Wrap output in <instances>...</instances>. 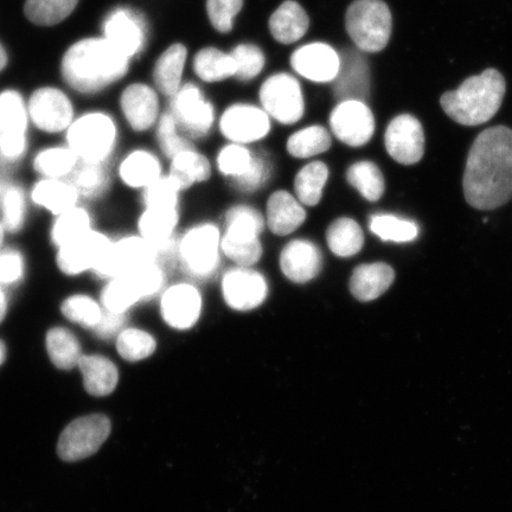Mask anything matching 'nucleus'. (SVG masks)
Listing matches in <instances>:
<instances>
[{"label": "nucleus", "instance_id": "obj_1", "mask_svg": "<svg viewBox=\"0 0 512 512\" xmlns=\"http://www.w3.org/2000/svg\"><path fill=\"white\" fill-rule=\"evenodd\" d=\"M464 195L471 207L491 210L512 198V130L490 127L479 134L467 156Z\"/></svg>", "mask_w": 512, "mask_h": 512}, {"label": "nucleus", "instance_id": "obj_2", "mask_svg": "<svg viewBox=\"0 0 512 512\" xmlns=\"http://www.w3.org/2000/svg\"><path fill=\"white\" fill-rule=\"evenodd\" d=\"M128 61L105 38H88L69 48L63 57L62 74L75 91L92 94L124 78Z\"/></svg>", "mask_w": 512, "mask_h": 512}, {"label": "nucleus", "instance_id": "obj_3", "mask_svg": "<svg viewBox=\"0 0 512 512\" xmlns=\"http://www.w3.org/2000/svg\"><path fill=\"white\" fill-rule=\"evenodd\" d=\"M504 76L496 69L466 79L456 91L440 98L444 112L463 126H479L495 117L504 100Z\"/></svg>", "mask_w": 512, "mask_h": 512}, {"label": "nucleus", "instance_id": "obj_4", "mask_svg": "<svg viewBox=\"0 0 512 512\" xmlns=\"http://www.w3.org/2000/svg\"><path fill=\"white\" fill-rule=\"evenodd\" d=\"M264 217L248 206H236L226 215V233L221 238V251L236 265L251 267L261 259L260 234Z\"/></svg>", "mask_w": 512, "mask_h": 512}, {"label": "nucleus", "instance_id": "obj_5", "mask_svg": "<svg viewBox=\"0 0 512 512\" xmlns=\"http://www.w3.org/2000/svg\"><path fill=\"white\" fill-rule=\"evenodd\" d=\"M345 27L363 53H380L392 36V12L383 0H355L345 16Z\"/></svg>", "mask_w": 512, "mask_h": 512}, {"label": "nucleus", "instance_id": "obj_6", "mask_svg": "<svg viewBox=\"0 0 512 512\" xmlns=\"http://www.w3.org/2000/svg\"><path fill=\"white\" fill-rule=\"evenodd\" d=\"M67 139L82 162L104 164L117 142V127L108 115L91 113L69 126Z\"/></svg>", "mask_w": 512, "mask_h": 512}, {"label": "nucleus", "instance_id": "obj_7", "mask_svg": "<svg viewBox=\"0 0 512 512\" xmlns=\"http://www.w3.org/2000/svg\"><path fill=\"white\" fill-rule=\"evenodd\" d=\"M221 234L214 224L191 228L178 241V260L185 271L198 279L214 275L220 265Z\"/></svg>", "mask_w": 512, "mask_h": 512}, {"label": "nucleus", "instance_id": "obj_8", "mask_svg": "<svg viewBox=\"0 0 512 512\" xmlns=\"http://www.w3.org/2000/svg\"><path fill=\"white\" fill-rule=\"evenodd\" d=\"M111 431V420L106 415L82 416L64 428L57 444V453L64 462L89 458L100 450Z\"/></svg>", "mask_w": 512, "mask_h": 512}, {"label": "nucleus", "instance_id": "obj_9", "mask_svg": "<svg viewBox=\"0 0 512 512\" xmlns=\"http://www.w3.org/2000/svg\"><path fill=\"white\" fill-rule=\"evenodd\" d=\"M260 100L265 112L280 124H296L303 118L305 102L302 87L290 74L270 76L261 86Z\"/></svg>", "mask_w": 512, "mask_h": 512}, {"label": "nucleus", "instance_id": "obj_10", "mask_svg": "<svg viewBox=\"0 0 512 512\" xmlns=\"http://www.w3.org/2000/svg\"><path fill=\"white\" fill-rule=\"evenodd\" d=\"M170 113L179 130L192 138L206 137L215 121L213 105L204 98L200 88L190 83L172 96Z\"/></svg>", "mask_w": 512, "mask_h": 512}, {"label": "nucleus", "instance_id": "obj_11", "mask_svg": "<svg viewBox=\"0 0 512 512\" xmlns=\"http://www.w3.org/2000/svg\"><path fill=\"white\" fill-rule=\"evenodd\" d=\"M222 294L230 309L253 311L265 303L268 296L267 280L252 268H232L223 275Z\"/></svg>", "mask_w": 512, "mask_h": 512}, {"label": "nucleus", "instance_id": "obj_12", "mask_svg": "<svg viewBox=\"0 0 512 512\" xmlns=\"http://www.w3.org/2000/svg\"><path fill=\"white\" fill-rule=\"evenodd\" d=\"M331 130L342 143L361 147L370 142L375 132V118L366 102H339L330 117Z\"/></svg>", "mask_w": 512, "mask_h": 512}, {"label": "nucleus", "instance_id": "obj_13", "mask_svg": "<svg viewBox=\"0 0 512 512\" xmlns=\"http://www.w3.org/2000/svg\"><path fill=\"white\" fill-rule=\"evenodd\" d=\"M384 144L395 162L403 165L419 163L425 153L424 127L411 114L398 115L387 127Z\"/></svg>", "mask_w": 512, "mask_h": 512}, {"label": "nucleus", "instance_id": "obj_14", "mask_svg": "<svg viewBox=\"0 0 512 512\" xmlns=\"http://www.w3.org/2000/svg\"><path fill=\"white\" fill-rule=\"evenodd\" d=\"M112 245L113 242L106 235L91 230L59 248L57 265L63 273L69 275L95 271L105 260Z\"/></svg>", "mask_w": 512, "mask_h": 512}, {"label": "nucleus", "instance_id": "obj_15", "mask_svg": "<svg viewBox=\"0 0 512 512\" xmlns=\"http://www.w3.org/2000/svg\"><path fill=\"white\" fill-rule=\"evenodd\" d=\"M152 262H157L156 247L142 236H130L113 243L105 260L94 272L100 278L113 279Z\"/></svg>", "mask_w": 512, "mask_h": 512}, {"label": "nucleus", "instance_id": "obj_16", "mask_svg": "<svg viewBox=\"0 0 512 512\" xmlns=\"http://www.w3.org/2000/svg\"><path fill=\"white\" fill-rule=\"evenodd\" d=\"M220 128L223 136L235 144L259 142L271 131L270 115L252 105H233L224 111Z\"/></svg>", "mask_w": 512, "mask_h": 512}, {"label": "nucleus", "instance_id": "obj_17", "mask_svg": "<svg viewBox=\"0 0 512 512\" xmlns=\"http://www.w3.org/2000/svg\"><path fill=\"white\" fill-rule=\"evenodd\" d=\"M29 117L40 130L57 133L72 125L73 106L59 89L41 88L31 95Z\"/></svg>", "mask_w": 512, "mask_h": 512}, {"label": "nucleus", "instance_id": "obj_18", "mask_svg": "<svg viewBox=\"0 0 512 512\" xmlns=\"http://www.w3.org/2000/svg\"><path fill=\"white\" fill-rule=\"evenodd\" d=\"M201 292L190 284H176L163 293L160 312L172 329L185 331L194 326L202 313Z\"/></svg>", "mask_w": 512, "mask_h": 512}, {"label": "nucleus", "instance_id": "obj_19", "mask_svg": "<svg viewBox=\"0 0 512 512\" xmlns=\"http://www.w3.org/2000/svg\"><path fill=\"white\" fill-rule=\"evenodd\" d=\"M342 59L329 44L316 42L300 47L291 57L294 70L312 82H334L341 69Z\"/></svg>", "mask_w": 512, "mask_h": 512}, {"label": "nucleus", "instance_id": "obj_20", "mask_svg": "<svg viewBox=\"0 0 512 512\" xmlns=\"http://www.w3.org/2000/svg\"><path fill=\"white\" fill-rule=\"evenodd\" d=\"M322 267V252L310 240H292L281 251V272L294 284L310 283L322 271Z\"/></svg>", "mask_w": 512, "mask_h": 512}, {"label": "nucleus", "instance_id": "obj_21", "mask_svg": "<svg viewBox=\"0 0 512 512\" xmlns=\"http://www.w3.org/2000/svg\"><path fill=\"white\" fill-rule=\"evenodd\" d=\"M105 40L128 59L136 56L144 48L146 40L145 24L136 12L119 9L106 18Z\"/></svg>", "mask_w": 512, "mask_h": 512}, {"label": "nucleus", "instance_id": "obj_22", "mask_svg": "<svg viewBox=\"0 0 512 512\" xmlns=\"http://www.w3.org/2000/svg\"><path fill=\"white\" fill-rule=\"evenodd\" d=\"M341 69L335 82V94L341 101L366 102L370 92V69L366 57L358 51H348L341 57Z\"/></svg>", "mask_w": 512, "mask_h": 512}, {"label": "nucleus", "instance_id": "obj_23", "mask_svg": "<svg viewBox=\"0 0 512 512\" xmlns=\"http://www.w3.org/2000/svg\"><path fill=\"white\" fill-rule=\"evenodd\" d=\"M121 108L133 130L143 132L155 124L158 117V96L146 85H131L121 96Z\"/></svg>", "mask_w": 512, "mask_h": 512}, {"label": "nucleus", "instance_id": "obj_24", "mask_svg": "<svg viewBox=\"0 0 512 512\" xmlns=\"http://www.w3.org/2000/svg\"><path fill=\"white\" fill-rule=\"evenodd\" d=\"M306 211L302 203L290 192H274L267 202L266 222L271 232L278 236L290 235L302 226Z\"/></svg>", "mask_w": 512, "mask_h": 512}, {"label": "nucleus", "instance_id": "obj_25", "mask_svg": "<svg viewBox=\"0 0 512 512\" xmlns=\"http://www.w3.org/2000/svg\"><path fill=\"white\" fill-rule=\"evenodd\" d=\"M394 280L393 268L384 262L360 265L352 272L350 292L360 302H373L389 290Z\"/></svg>", "mask_w": 512, "mask_h": 512}, {"label": "nucleus", "instance_id": "obj_26", "mask_svg": "<svg viewBox=\"0 0 512 512\" xmlns=\"http://www.w3.org/2000/svg\"><path fill=\"white\" fill-rule=\"evenodd\" d=\"M78 367L83 376V386L88 394L102 398L110 395L117 388L119 381L118 368L101 355H82Z\"/></svg>", "mask_w": 512, "mask_h": 512}, {"label": "nucleus", "instance_id": "obj_27", "mask_svg": "<svg viewBox=\"0 0 512 512\" xmlns=\"http://www.w3.org/2000/svg\"><path fill=\"white\" fill-rule=\"evenodd\" d=\"M310 27V18L297 2L287 0L273 12L270 30L275 41L292 44L303 38Z\"/></svg>", "mask_w": 512, "mask_h": 512}, {"label": "nucleus", "instance_id": "obj_28", "mask_svg": "<svg viewBox=\"0 0 512 512\" xmlns=\"http://www.w3.org/2000/svg\"><path fill=\"white\" fill-rule=\"evenodd\" d=\"M188 51L183 44H174L159 57L153 79L160 92L166 96H174L182 87V76Z\"/></svg>", "mask_w": 512, "mask_h": 512}, {"label": "nucleus", "instance_id": "obj_29", "mask_svg": "<svg viewBox=\"0 0 512 512\" xmlns=\"http://www.w3.org/2000/svg\"><path fill=\"white\" fill-rule=\"evenodd\" d=\"M31 197L38 206L48 209L53 214L61 215L75 207L79 194L70 182L47 178L35 185Z\"/></svg>", "mask_w": 512, "mask_h": 512}, {"label": "nucleus", "instance_id": "obj_30", "mask_svg": "<svg viewBox=\"0 0 512 512\" xmlns=\"http://www.w3.org/2000/svg\"><path fill=\"white\" fill-rule=\"evenodd\" d=\"M119 174L128 187L146 189L162 176V166L155 155L140 150L125 158L120 165Z\"/></svg>", "mask_w": 512, "mask_h": 512}, {"label": "nucleus", "instance_id": "obj_31", "mask_svg": "<svg viewBox=\"0 0 512 512\" xmlns=\"http://www.w3.org/2000/svg\"><path fill=\"white\" fill-rule=\"evenodd\" d=\"M326 242L330 251L339 258H350L362 251L363 230L354 219L341 217L330 224L326 232Z\"/></svg>", "mask_w": 512, "mask_h": 512}, {"label": "nucleus", "instance_id": "obj_32", "mask_svg": "<svg viewBox=\"0 0 512 512\" xmlns=\"http://www.w3.org/2000/svg\"><path fill=\"white\" fill-rule=\"evenodd\" d=\"M170 176L181 190H187L196 183L208 181L211 175L209 160L194 149L179 152L171 159Z\"/></svg>", "mask_w": 512, "mask_h": 512}, {"label": "nucleus", "instance_id": "obj_33", "mask_svg": "<svg viewBox=\"0 0 512 512\" xmlns=\"http://www.w3.org/2000/svg\"><path fill=\"white\" fill-rule=\"evenodd\" d=\"M178 223L176 208H146L139 219L140 236L152 245L174 238Z\"/></svg>", "mask_w": 512, "mask_h": 512}, {"label": "nucleus", "instance_id": "obj_34", "mask_svg": "<svg viewBox=\"0 0 512 512\" xmlns=\"http://www.w3.org/2000/svg\"><path fill=\"white\" fill-rule=\"evenodd\" d=\"M329 169L323 162H311L294 178V191L298 201L306 207H315L322 200Z\"/></svg>", "mask_w": 512, "mask_h": 512}, {"label": "nucleus", "instance_id": "obj_35", "mask_svg": "<svg viewBox=\"0 0 512 512\" xmlns=\"http://www.w3.org/2000/svg\"><path fill=\"white\" fill-rule=\"evenodd\" d=\"M47 349L51 362L61 370L74 369L82 357L78 338L63 328L51 329L48 332Z\"/></svg>", "mask_w": 512, "mask_h": 512}, {"label": "nucleus", "instance_id": "obj_36", "mask_svg": "<svg viewBox=\"0 0 512 512\" xmlns=\"http://www.w3.org/2000/svg\"><path fill=\"white\" fill-rule=\"evenodd\" d=\"M194 69L198 78L206 82H219L236 74L235 62L230 54L216 48H204L195 56Z\"/></svg>", "mask_w": 512, "mask_h": 512}, {"label": "nucleus", "instance_id": "obj_37", "mask_svg": "<svg viewBox=\"0 0 512 512\" xmlns=\"http://www.w3.org/2000/svg\"><path fill=\"white\" fill-rule=\"evenodd\" d=\"M347 179L351 187L370 202L379 201L386 189L379 166L368 160L352 164L348 169Z\"/></svg>", "mask_w": 512, "mask_h": 512}, {"label": "nucleus", "instance_id": "obj_38", "mask_svg": "<svg viewBox=\"0 0 512 512\" xmlns=\"http://www.w3.org/2000/svg\"><path fill=\"white\" fill-rule=\"evenodd\" d=\"M331 136L326 128L313 125L293 133L287 140V151L292 157L305 159L315 157L328 151Z\"/></svg>", "mask_w": 512, "mask_h": 512}, {"label": "nucleus", "instance_id": "obj_39", "mask_svg": "<svg viewBox=\"0 0 512 512\" xmlns=\"http://www.w3.org/2000/svg\"><path fill=\"white\" fill-rule=\"evenodd\" d=\"M369 229L382 241L406 243L416 240L419 226L413 221L390 214H377L370 217Z\"/></svg>", "mask_w": 512, "mask_h": 512}, {"label": "nucleus", "instance_id": "obj_40", "mask_svg": "<svg viewBox=\"0 0 512 512\" xmlns=\"http://www.w3.org/2000/svg\"><path fill=\"white\" fill-rule=\"evenodd\" d=\"M101 299L106 311L121 313V315H125L132 306L144 300L138 287L128 275L110 279V283L102 291Z\"/></svg>", "mask_w": 512, "mask_h": 512}, {"label": "nucleus", "instance_id": "obj_41", "mask_svg": "<svg viewBox=\"0 0 512 512\" xmlns=\"http://www.w3.org/2000/svg\"><path fill=\"white\" fill-rule=\"evenodd\" d=\"M28 114L21 94L15 91L0 94V136L27 133Z\"/></svg>", "mask_w": 512, "mask_h": 512}, {"label": "nucleus", "instance_id": "obj_42", "mask_svg": "<svg viewBox=\"0 0 512 512\" xmlns=\"http://www.w3.org/2000/svg\"><path fill=\"white\" fill-rule=\"evenodd\" d=\"M79 0H27L24 11L29 21L42 27H50L66 19Z\"/></svg>", "mask_w": 512, "mask_h": 512}, {"label": "nucleus", "instance_id": "obj_43", "mask_svg": "<svg viewBox=\"0 0 512 512\" xmlns=\"http://www.w3.org/2000/svg\"><path fill=\"white\" fill-rule=\"evenodd\" d=\"M91 230V216L88 211L74 207L59 215V219L56 220L53 230H51V239L60 248L81 238Z\"/></svg>", "mask_w": 512, "mask_h": 512}, {"label": "nucleus", "instance_id": "obj_44", "mask_svg": "<svg viewBox=\"0 0 512 512\" xmlns=\"http://www.w3.org/2000/svg\"><path fill=\"white\" fill-rule=\"evenodd\" d=\"M78 156L70 147H50L35 158V169L47 178L60 179L72 174L78 166Z\"/></svg>", "mask_w": 512, "mask_h": 512}, {"label": "nucleus", "instance_id": "obj_45", "mask_svg": "<svg viewBox=\"0 0 512 512\" xmlns=\"http://www.w3.org/2000/svg\"><path fill=\"white\" fill-rule=\"evenodd\" d=\"M157 343L149 332L140 329H126L117 338L119 355L128 362H139L149 358L156 351Z\"/></svg>", "mask_w": 512, "mask_h": 512}, {"label": "nucleus", "instance_id": "obj_46", "mask_svg": "<svg viewBox=\"0 0 512 512\" xmlns=\"http://www.w3.org/2000/svg\"><path fill=\"white\" fill-rule=\"evenodd\" d=\"M70 184L79 195L85 197H98L107 189L108 178L104 164L83 162L76 166L72 172Z\"/></svg>", "mask_w": 512, "mask_h": 512}, {"label": "nucleus", "instance_id": "obj_47", "mask_svg": "<svg viewBox=\"0 0 512 512\" xmlns=\"http://www.w3.org/2000/svg\"><path fill=\"white\" fill-rule=\"evenodd\" d=\"M254 155L245 145L230 144L224 146L217 156V168L222 175L235 179L245 175L252 165Z\"/></svg>", "mask_w": 512, "mask_h": 512}, {"label": "nucleus", "instance_id": "obj_48", "mask_svg": "<svg viewBox=\"0 0 512 512\" xmlns=\"http://www.w3.org/2000/svg\"><path fill=\"white\" fill-rule=\"evenodd\" d=\"M62 313L72 322L93 329L102 317L99 304L93 298L83 296V294H76V296L64 300Z\"/></svg>", "mask_w": 512, "mask_h": 512}, {"label": "nucleus", "instance_id": "obj_49", "mask_svg": "<svg viewBox=\"0 0 512 512\" xmlns=\"http://www.w3.org/2000/svg\"><path fill=\"white\" fill-rule=\"evenodd\" d=\"M3 226L9 232L16 233L23 227L25 216H27V200L24 191L17 185H10L6 190L2 202Z\"/></svg>", "mask_w": 512, "mask_h": 512}, {"label": "nucleus", "instance_id": "obj_50", "mask_svg": "<svg viewBox=\"0 0 512 512\" xmlns=\"http://www.w3.org/2000/svg\"><path fill=\"white\" fill-rule=\"evenodd\" d=\"M230 55L235 62V76L241 81L253 80L265 67V55L254 44H240Z\"/></svg>", "mask_w": 512, "mask_h": 512}, {"label": "nucleus", "instance_id": "obj_51", "mask_svg": "<svg viewBox=\"0 0 512 512\" xmlns=\"http://www.w3.org/2000/svg\"><path fill=\"white\" fill-rule=\"evenodd\" d=\"M181 188L170 175L160 176L144 192L146 208H176Z\"/></svg>", "mask_w": 512, "mask_h": 512}, {"label": "nucleus", "instance_id": "obj_52", "mask_svg": "<svg viewBox=\"0 0 512 512\" xmlns=\"http://www.w3.org/2000/svg\"><path fill=\"white\" fill-rule=\"evenodd\" d=\"M157 137L160 149L169 159L179 152L194 149L187 138L179 136V128L171 113H165L159 120Z\"/></svg>", "mask_w": 512, "mask_h": 512}, {"label": "nucleus", "instance_id": "obj_53", "mask_svg": "<svg viewBox=\"0 0 512 512\" xmlns=\"http://www.w3.org/2000/svg\"><path fill=\"white\" fill-rule=\"evenodd\" d=\"M243 6V0H208L207 12L211 25L222 34L232 31L233 22Z\"/></svg>", "mask_w": 512, "mask_h": 512}, {"label": "nucleus", "instance_id": "obj_54", "mask_svg": "<svg viewBox=\"0 0 512 512\" xmlns=\"http://www.w3.org/2000/svg\"><path fill=\"white\" fill-rule=\"evenodd\" d=\"M271 174V165L264 156L254 155L252 165L249 166L245 175L235 179V187L241 191L259 190L264 185Z\"/></svg>", "mask_w": 512, "mask_h": 512}, {"label": "nucleus", "instance_id": "obj_55", "mask_svg": "<svg viewBox=\"0 0 512 512\" xmlns=\"http://www.w3.org/2000/svg\"><path fill=\"white\" fill-rule=\"evenodd\" d=\"M24 274V259L15 249L0 252V285L18 283Z\"/></svg>", "mask_w": 512, "mask_h": 512}, {"label": "nucleus", "instance_id": "obj_56", "mask_svg": "<svg viewBox=\"0 0 512 512\" xmlns=\"http://www.w3.org/2000/svg\"><path fill=\"white\" fill-rule=\"evenodd\" d=\"M27 150V137L25 134H11L0 136V160L14 163L21 158Z\"/></svg>", "mask_w": 512, "mask_h": 512}, {"label": "nucleus", "instance_id": "obj_57", "mask_svg": "<svg viewBox=\"0 0 512 512\" xmlns=\"http://www.w3.org/2000/svg\"><path fill=\"white\" fill-rule=\"evenodd\" d=\"M125 315L121 313H113L106 311L102 313V317L98 325L95 326V334L102 339H111L118 336L125 324Z\"/></svg>", "mask_w": 512, "mask_h": 512}, {"label": "nucleus", "instance_id": "obj_58", "mask_svg": "<svg viewBox=\"0 0 512 512\" xmlns=\"http://www.w3.org/2000/svg\"><path fill=\"white\" fill-rule=\"evenodd\" d=\"M6 311H8V297H6L3 288L0 287V322L4 319Z\"/></svg>", "mask_w": 512, "mask_h": 512}, {"label": "nucleus", "instance_id": "obj_59", "mask_svg": "<svg viewBox=\"0 0 512 512\" xmlns=\"http://www.w3.org/2000/svg\"><path fill=\"white\" fill-rule=\"evenodd\" d=\"M6 63H8V55H6V51L2 44H0V72L5 68Z\"/></svg>", "mask_w": 512, "mask_h": 512}, {"label": "nucleus", "instance_id": "obj_60", "mask_svg": "<svg viewBox=\"0 0 512 512\" xmlns=\"http://www.w3.org/2000/svg\"><path fill=\"white\" fill-rule=\"evenodd\" d=\"M10 184L5 181L4 178H0V202H2L6 190H8Z\"/></svg>", "mask_w": 512, "mask_h": 512}, {"label": "nucleus", "instance_id": "obj_61", "mask_svg": "<svg viewBox=\"0 0 512 512\" xmlns=\"http://www.w3.org/2000/svg\"><path fill=\"white\" fill-rule=\"evenodd\" d=\"M5 358H6L5 344L2 341H0V366H2V364L4 363Z\"/></svg>", "mask_w": 512, "mask_h": 512}, {"label": "nucleus", "instance_id": "obj_62", "mask_svg": "<svg viewBox=\"0 0 512 512\" xmlns=\"http://www.w3.org/2000/svg\"><path fill=\"white\" fill-rule=\"evenodd\" d=\"M4 229L3 223H0V245H2L4 240Z\"/></svg>", "mask_w": 512, "mask_h": 512}]
</instances>
